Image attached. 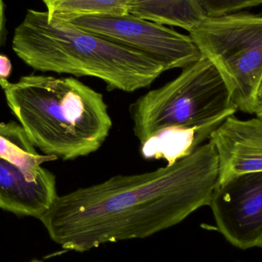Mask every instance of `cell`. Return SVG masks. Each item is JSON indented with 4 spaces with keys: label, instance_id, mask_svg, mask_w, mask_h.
<instances>
[{
    "label": "cell",
    "instance_id": "1",
    "mask_svg": "<svg viewBox=\"0 0 262 262\" xmlns=\"http://www.w3.org/2000/svg\"><path fill=\"white\" fill-rule=\"evenodd\" d=\"M218 178V155L209 141L173 164L58 195L39 220L54 242L75 252L147 238L209 206Z\"/></svg>",
    "mask_w": 262,
    "mask_h": 262
},
{
    "label": "cell",
    "instance_id": "2",
    "mask_svg": "<svg viewBox=\"0 0 262 262\" xmlns=\"http://www.w3.org/2000/svg\"><path fill=\"white\" fill-rule=\"evenodd\" d=\"M237 110L224 80L205 56L130 105L142 157L167 165L192 154Z\"/></svg>",
    "mask_w": 262,
    "mask_h": 262
},
{
    "label": "cell",
    "instance_id": "3",
    "mask_svg": "<svg viewBox=\"0 0 262 262\" xmlns=\"http://www.w3.org/2000/svg\"><path fill=\"white\" fill-rule=\"evenodd\" d=\"M6 102L35 147L63 160L87 157L104 144L112 120L102 94L72 77L0 78Z\"/></svg>",
    "mask_w": 262,
    "mask_h": 262
},
{
    "label": "cell",
    "instance_id": "4",
    "mask_svg": "<svg viewBox=\"0 0 262 262\" xmlns=\"http://www.w3.org/2000/svg\"><path fill=\"white\" fill-rule=\"evenodd\" d=\"M12 49L35 70L98 78L108 91L136 92L166 71L145 54L32 9L15 29Z\"/></svg>",
    "mask_w": 262,
    "mask_h": 262
},
{
    "label": "cell",
    "instance_id": "5",
    "mask_svg": "<svg viewBox=\"0 0 262 262\" xmlns=\"http://www.w3.org/2000/svg\"><path fill=\"white\" fill-rule=\"evenodd\" d=\"M189 36L220 72L238 110L255 115L262 80V15L206 17Z\"/></svg>",
    "mask_w": 262,
    "mask_h": 262
},
{
    "label": "cell",
    "instance_id": "6",
    "mask_svg": "<svg viewBox=\"0 0 262 262\" xmlns=\"http://www.w3.org/2000/svg\"><path fill=\"white\" fill-rule=\"evenodd\" d=\"M55 156L41 155L15 121L0 122V209L39 220L56 200V178L41 167Z\"/></svg>",
    "mask_w": 262,
    "mask_h": 262
},
{
    "label": "cell",
    "instance_id": "7",
    "mask_svg": "<svg viewBox=\"0 0 262 262\" xmlns=\"http://www.w3.org/2000/svg\"><path fill=\"white\" fill-rule=\"evenodd\" d=\"M66 23L145 54L162 63L166 71L183 69L203 56L189 35L130 13L77 17Z\"/></svg>",
    "mask_w": 262,
    "mask_h": 262
},
{
    "label": "cell",
    "instance_id": "8",
    "mask_svg": "<svg viewBox=\"0 0 262 262\" xmlns=\"http://www.w3.org/2000/svg\"><path fill=\"white\" fill-rule=\"evenodd\" d=\"M216 229L242 250L262 248V172L217 185L209 204Z\"/></svg>",
    "mask_w": 262,
    "mask_h": 262
},
{
    "label": "cell",
    "instance_id": "9",
    "mask_svg": "<svg viewBox=\"0 0 262 262\" xmlns=\"http://www.w3.org/2000/svg\"><path fill=\"white\" fill-rule=\"evenodd\" d=\"M219 160L217 185L242 174L262 172V118H226L209 138Z\"/></svg>",
    "mask_w": 262,
    "mask_h": 262
},
{
    "label": "cell",
    "instance_id": "10",
    "mask_svg": "<svg viewBox=\"0 0 262 262\" xmlns=\"http://www.w3.org/2000/svg\"><path fill=\"white\" fill-rule=\"evenodd\" d=\"M129 13L163 26L192 32L205 18L196 0H132Z\"/></svg>",
    "mask_w": 262,
    "mask_h": 262
},
{
    "label": "cell",
    "instance_id": "11",
    "mask_svg": "<svg viewBox=\"0 0 262 262\" xmlns=\"http://www.w3.org/2000/svg\"><path fill=\"white\" fill-rule=\"evenodd\" d=\"M49 19L66 21L90 15H124L132 0H42Z\"/></svg>",
    "mask_w": 262,
    "mask_h": 262
},
{
    "label": "cell",
    "instance_id": "12",
    "mask_svg": "<svg viewBox=\"0 0 262 262\" xmlns=\"http://www.w3.org/2000/svg\"><path fill=\"white\" fill-rule=\"evenodd\" d=\"M206 17H220L235 13L262 4V0H196Z\"/></svg>",
    "mask_w": 262,
    "mask_h": 262
},
{
    "label": "cell",
    "instance_id": "13",
    "mask_svg": "<svg viewBox=\"0 0 262 262\" xmlns=\"http://www.w3.org/2000/svg\"><path fill=\"white\" fill-rule=\"evenodd\" d=\"M12 68L10 60L5 55H0V78L7 79L12 72Z\"/></svg>",
    "mask_w": 262,
    "mask_h": 262
},
{
    "label": "cell",
    "instance_id": "14",
    "mask_svg": "<svg viewBox=\"0 0 262 262\" xmlns=\"http://www.w3.org/2000/svg\"><path fill=\"white\" fill-rule=\"evenodd\" d=\"M5 12L4 3L3 0H0V46L3 42V35H4Z\"/></svg>",
    "mask_w": 262,
    "mask_h": 262
},
{
    "label": "cell",
    "instance_id": "15",
    "mask_svg": "<svg viewBox=\"0 0 262 262\" xmlns=\"http://www.w3.org/2000/svg\"><path fill=\"white\" fill-rule=\"evenodd\" d=\"M255 115L257 117L262 118V97L258 98V104H257L256 108L255 111Z\"/></svg>",
    "mask_w": 262,
    "mask_h": 262
},
{
    "label": "cell",
    "instance_id": "16",
    "mask_svg": "<svg viewBox=\"0 0 262 262\" xmlns=\"http://www.w3.org/2000/svg\"><path fill=\"white\" fill-rule=\"evenodd\" d=\"M261 97H262V80L261 81V84H260L259 88H258V98H261Z\"/></svg>",
    "mask_w": 262,
    "mask_h": 262
},
{
    "label": "cell",
    "instance_id": "17",
    "mask_svg": "<svg viewBox=\"0 0 262 262\" xmlns=\"http://www.w3.org/2000/svg\"><path fill=\"white\" fill-rule=\"evenodd\" d=\"M29 262H41V261H38V260H32V261H31Z\"/></svg>",
    "mask_w": 262,
    "mask_h": 262
}]
</instances>
